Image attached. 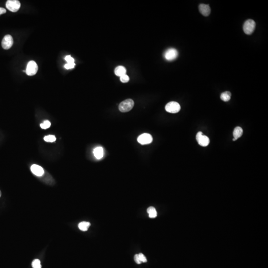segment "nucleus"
I'll use <instances>...</instances> for the list:
<instances>
[{
  "label": "nucleus",
  "instance_id": "1",
  "mask_svg": "<svg viewBox=\"0 0 268 268\" xmlns=\"http://www.w3.org/2000/svg\"><path fill=\"white\" fill-rule=\"evenodd\" d=\"M134 106V101L132 99H128L121 102L119 105V109L122 112H127L130 111Z\"/></svg>",
  "mask_w": 268,
  "mask_h": 268
},
{
  "label": "nucleus",
  "instance_id": "2",
  "mask_svg": "<svg viewBox=\"0 0 268 268\" xmlns=\"http://www.w3.org/2000/svg\"><path fill=\"white\" fill-rule=\"evenodd\" d=\"M256 24L252 20H246L243 25V31L246 35H250L255 30Z\"/></svg>",
  "mask_w": 268,
  "mask_h": 268
},
{
  "label": "nucleus",
  "instance_id": "3",
  "mask_svg": "<svg viewBox=\"0 0 268 268\" xmlns=\"http://www.w3.org/2000/svg\"><path fill=\"white\" fill-rule=\"evenodd\" d=\"M178 52L174 48H169L165 51L164 53V57L168 61H172L177 58Z\"/></svg>",
  "mask_w": 268,
  "mask_h": 268
},
{
  "label": "nucleus",
  "instance_id": "4",
  "mask_svg": "<svg viewBox=\"0 0 268 268\" xmlns=\"http://www.w3.org/2000/svg\"><path fill=\"white\" fill-rule=\"evenodd\" d=\"M181 107L178 102L175 101L170 102L165 106V110L168 112L176 113L180 110Z\"/></svg>",
  "mask_w": 268,
  "mask_h": 268
},
{
  "label": "nucleus",
  "instance_id": "5",
  "mask_svg": "<svg viewBox=\"0 0 268 268\" xmlns=\"http://www.w3.org/2000/svg\"><path fill=\"white\" fill-rule=\"evenodd\" d=\"M38 69L39 67L35 62L34 61H31L28 63L25 72L28 75L31 76V75H35L37 73Z\"/></svg>",
  "mask_w": 268,
  "mask_h": 268
},
{
  "label": "nucleus",
  "instance_id": "6",
  "mask_svg": "<svg viewBox=\"0 0 268 268\" xmlns=\"http://www.w3.org/2000/svg\"><path fill=\"white\" fill-rule=\"evenodd\" d=\"M6 6L9 11L12 12H17L20 9V3L17 0H8Z\"/></svg>",
  "mask_w": 268,
  "mask_h": 268
},
{
  "label": "nucleus",
  "instance_id": "7",
  "mask_svg": "<svg viewBox=\"0 0 268 268\" xmlns=\"http://www.w3.org/2000/svg\"><path fill=\"white\" fill-rule=\"evenodd\" d=\"M197 140L199 145L202 147H207L210 143V139L207 136L203 135L201 132H199L196 135Z\"/></svg>",
  "mask_w": 268,
  "mask_h": 268
},
{
  "label": "nucleus",
  "instance_id": "8",
  "mask_svg": "<svg viewBox=\"0 0 268 268\" xmlns=\"http://www.w3.org/2000/svg\"><path fill=\"white\" fill-rule=\"evenodd\" d=\"M138 141L142 145L151 144L152 141V137L149 134L144 133L138 138Z\"/></svg>",
  "mask_w": 268,
  "mask_h": 268
},
{
  "label": "nucleus",
  "instance_id": "9",
  "mask_svg": "<svg viewBox=\"0 0 268 268\" xmlns=\"http://www.w3.org/2000/svg\"><path fill=\"white\" fill-rule=\"evenodd\" d=\"M13 40L11 35H8L5 36L2 41V47L5 50L11 48L13 45Z\"/></svg>",
  "mask_w": 268,
  "mask_h": 268
},
{
  "label": "nucleus",
  "instance_id": "10",
  "mask_svg": "<svg viewBox=\"0 0 268 268\" xmlns=\"http://www.w3.org/2000/svg\"><path fill=\"white\" fill-rule=\"evenodd\" d=\"M199 9L201 14L205 17L209 16L211 13V8L209 5L200 4L199 6Z\"/></svg>",
  "mask_w": 268,
  "mask_h": 268
},
{
  "label": "nucleus",
  "instance_id": "11",
  "mask_svg": "<svg viewBox=\"0 0 268 268\" xmlns=\"http://www.w3.org/2000/svg\"><path fill=\"white\" fill-rule=\"evenodd\" d=\"M31 171L32 172L37 176H41L44 174V170L42 167L37 164H33L31 167Z\"/></svg>",
  "mask_w": 268,
  "mask_h": 268
},
{
  "label": "nucleus",
  "instance_id": "12",
  "mask_svg": "<svg viewBox=\"0 0 268 268\" xmlns=\"http://www.w3.org/2000/svg\"><path fill=\"white\" fill-rule=\"evenodd\" d=\"M134 260L138 264H140L142 263H146L147 262V258L142 253L136 254L134 256Z\"/></svg>",
  "mask_w": 268,
  "mask_h": 268
},
{
  "label": "nucleus",
  "instance_id": "13",
  "mask_svg": "<svg viewBox=\"0 0 268 268\" xmlns=\"http://www.w3.org/2000/svg\"><path fill=\"white\" fill-rule=\"evenodd\" d=\"M126 72L127 71H126L125 68L122 66H119L117 67L114 71L115 75L120 77L126 75Z\"/></svg>",
  "mask_w": 268,
  "mask_h": 268
},
{
  "label": "nucleus",
  "instance_id": "14",
  "mask_svg": "<svg viewBox=\"0 0 268 268\" xmlns=\"http://www.w3.org/2000/svg\"><path fill=\"white\" fill-rule=\"evenodd\" d=\"M243 130L240 127H237L234 129L233 135V139H235V141L239 139V138L241 137L243 134Z\"/></svg>",
  "mask_w": 268,
  "mask_h": 268
},
{
  "label": "nucleus",
  "instance_id": "15",
  "mask_svg": "<svg viewBox=\"0 0 268 268\" xmlns=\"http://www.w3.org/2000/svg\"><path fill=\"white\" fill-rule=\"evenodd\" d=\"M94 155L97 159H101L103 156V149L102 147L95 148L94 151Z\"/></svg>",
  "mask_w": 268,
  "mask_h": 268
},
{
  "label": "nucleus",
  "instance_id": "16",
  "mask_svg": "<svg viewBox=\"0 0 268 268\" xmlns=\"http://www.w3.org/2000/svg\"><path fill=\"white\" fill-rule=\"evenodd\" d=\"M90 226V223L89 222H81L78 225L79 229L83 231H87Z\"/></svg>",
  "mask_w": 268,
  "mask_h": 268
},
{
  "label": "nucleus",
  "instance_id": "17",
  "mask_svg": "<svg viewBox=\"0 0 268 268\" xmlns=\"http://www.w3.org/2000/svg\"><path fill=\"white\" fill-rule=\"evenodd\" d=\"M231 94L229 91H226L221 94V98L223 101L227 102L231 98Z\"/></svg>",
  "mask_w": 268,
  "mask_h": 268
},
{
  "label": "nucleus",
  "instance_id": "18",
  "mask_svg": "<svg viewBox=\"0 0 268 268\" xmlns=\"http://www.w3.org/2000/svg\"><path fill=\"white\" fill-rule=\"evenodd\" d=\"M147 212L149 215L150 218H155L157 216V212L156 209L153 207H150L147 210Z\"/></svg>",
  "mask_w": 268,
  "mask_h": 268
},
{
  "label": "nucleus",
  "instance_id": "19",
  "mask_svg": "<svg viewBox=\"0 0 268 268\" xmlns=\"http://www.w3.org/2000/svg\"><path fill=\"white\" fill-rule=\"evenodd\" d=\"M44 140L46 142L53 143L54 141H55L56 138L55 136H54V135H48V136L44 137Z\"/></svg>",
  "mask_w": 268,
  "mask_h": 268
},
{
  "label": "nucleus",
  "instance_id": "20",
  "mask_svg": "<svg viewBox=\"0 0 268 268\" xmlns=\"http://www.w3.org/2000/svg\"><path fill=\"white\" fill-rule=\"evenodd\" d=\"M32 267L33 268H41L40 261L39 259H35L32 263Z\"/></svg>",
  "mask_w": 268,
  "mask_h": 268
},
{
  "label": "nucleus",
  "instance_id": "21",
  "mask_svg": "<svg viewBox=\"0 0 268 268\" xmlns=\"http://www.w3.org/2000/svg\"><path fill=\"white\" fill-rule=\"evenodd\" d=\"M50 122L46 120L44 121L42 124H40V127L43 129H47L49 128V127H50Z\"/></svg>",
  "mask_w": 268,
  "mask_h": 268
},
{
  "label": "nucleus",
  "instance_id": "22",
  "mask_svg": "<svg viewBox=\"0 0 268 268\" xmlns=\"http://www.w3.org/2000/svg\"><path fill=\"white\" fill-rule=\"evenodd\" d=\"M120 81L122 83H128L129 81V77L128 75H127L126 74V75L120 77Z\"/></svg>",
  "mask_w": 268,
  "mask_h": 268
},
{
  "label": "nucleus",
  "instance_id": "23",
  "mask_svg": "<svg viewBox=\"0 0 268 268\" xmlns=\"http://www.w3.org/2000/svg\"><path fill=\"white\" fill-rule=\"evenodd\" d=\"M65 59L67 62V63H75V60L71 55L66 56Z\"/></svg>",
  "mask_w": 268,
  "mask_h": 268
},
{
  "label": "nucleus",
  "instance_id": "24",
  "mask_svg": "<svg viewBox=\"0 0 268 268\" xmlns=\"http://www.w3.org/2000/svg\"><path fill=\"white\" fill-rule=\"evenodd\" d=\"M75 63H67L65 65V68L67 70L73 69L75 66Z\"/></svg>",
  "mask_w": 268,
  "mask_h": 268
},
{
  "label": "nucleus",
  "instance_id": "25",
  "mask_svg": "<svg viewBox=\"0 0 268 268\" xmlns=\"http://www.w3.org/2000/svg\"><path fill=\"white\" fill-rule=\"evenodd\" d=\"M6 13V9H5L4 8L0 7V15L4 14V13Z\"/></svg>",
  "mask_w": 268,
  "mask_h": 268
},
{
  "label": "nucleus",
  "instance_id": "26",
  "mask_svg": "<svg viewBox=\"0 0 268 268\" xmlns=\"http://www.w3.org/2000/svg\"><path fill=\"white\" fill-rule=\"evenodd\" d=\"M1 195H2L1 192V191H0V197H1Z\"/></svg>",
  "mask_w": 268,
  "mask_h": 268
}]
</instances>
